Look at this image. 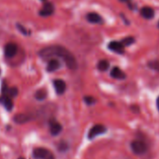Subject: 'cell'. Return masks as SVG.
I'll return each mask as SVG.
<instances>
[{
    "mask_svg": "<svg viewBox=\"0 0 159 159\" xmlns=\"http://www.w3.org/2000/svg\"><path fill=\"white\" fill-rule=\"evenodd\" d=\"M51 154L52 152L45 148H36L33 152V155L37 159H47Z\"/></svg>",
    "mask_w": 159,
    "mask_h": 159,
    "instance_id": "4",
    "label": "cell"
},
{
    "mask_svg": "<svg viewBox=\"0 0 159 159\" xmlns=\"http://www.w3.org/2000/svg\"><path fill=\"white\" fill-rule=\"evenodd\" d=\"M17 51H18V47L15 43L10 42L5 46V55L8 58L13 57L17 53Z\"/></svg>",
    "mask_w": 159,
    "mask_h": 159,
    "instance_id": "5",
    "label": "cell"
},
{
    "mask_svg": "<svg viewBox=\"0 0 159 159\" xmlns=\"http://www.w3.org/2000/svg\"><path fill=\"white\" fill-rule=\"evenodd\" d=\"M47 97V92L44 90V89H40V90H38L37 93L35 94V98L38 99V100H43L45 99Z\"/></svg>",
    "mask_w": 159,
    "mask_h": 159,
    "instance_id": "17",
    "label": "cell"
},
{
    "mask_svg": "<svg viewBox=\"0 0 159 159\" xmlns=\"http://www.w3.org/2000/svg\"><path fill=\"white\" fill-rule=\"evenodd\" d=\"M109 67H110V63L107 60H101L98 65V68L100 71H106L109 69Z\"/></svg>",
    "mask_w": 159,
    "mask_h": 159,
    "instance_id": "16",
    "label": "cell"
},
{
    "mask_svg": "<svg viewBox=\"0 0 159 159\" xmlns=\"http://www.w3.org/2000/svg\"><path fill=\"white\" fill-rule=\"evenodd\" d=\"M18 159H25V158H24V157H19Z\"/></svg>",
    "mask_w": 159,
    "mask_h": 159,
    "instance_id": "25",
    "label": "cell"
},
{
    "mask_svg": "<svg viewBox=\"0 0 159 159\" xmlns=\"http://www.w3.org/2000/svg\"><path fill=\"white\" fill-rule=\"evenodd\" d=\"M14 122L17 123V124H25V123H27L30 121V116L28 114H25V113H19V114H16L14 116Z\"/></svg>",
    "mask_w": 159,
    "mask_h": 159,
    "instance_id": "14",
    "label": "cell"
},
{
    "mask_svg": "<svg viewBox=\"0 0 159 159\" xmlns=\"http://www.w3.org/2000/svg\"><path fill=\"white\" fill-rule=\"evenodd\" d=\"M111 76L114 79H118V80H123L125 78V74L124 71H122L119 67L115 66L111 69Z\"/></svg>",
    "mask_w": 159,
    "mask_h": 159,
    "instance_id": "15",
    "label": "cell"
},
{
    "mask_svg": "<svg viewBox=\"0 0 159 159\" xmlns=\"http://www.w3.org/2000/svg\"><path fill=\"white\" fill-rule=\"evenodd\" d=\"M131 149L136 154H142L146 152L148 147L146 143L141 140H134L131 143Z\"/></svg>",
    "mask_w": 159,
    "mask_h": 159,
    "instance_id": "2",
    "label": "cell"
},
{
    "mask_svg": "<svg viewBox=\"0 0 159 159\" xmlns=\"http://www.w3.org/2000/svg\"><path fill=\"white\" fill-rule=\"evenodd\" d=\"M50 131L52 136H56L62 131V125L58 122L52 121L50 123Z\"/></svg>",
    "mask_w": 159,
    "mask_h": 159,
    "instance_id": "10",
    "label": "cell"
},
{
    "mask_svg": "<svg viewBox=\"0 0 159 159\" xmlns=\"http://www.w3.org/2000/svg\"><path fill=\"white\" fill-rule=\"evenodd\" d=\"M17 27H18V29H19V30H20V31L23 33V34H25V35H27V33H28V32H27V31H26V30L24 28V26H23L22 25H19V24H17Z\"/></svg>",
    "mask_w": 159,
    "mask_h": 159,
    "instance_id": "22",
    "label": "cell"
},
{
    "mask_svg": "<svg viewBox=\"0 0 159 159\" xmlns=\"http://www.w3.org/2000/svg\"><path fill=\"white\" fill-rule=\"evenodd\" d=\"M9 95L11 98H14L18 95V89L16 87H12V88H10L9 89Z\"/></svg>",
    "mask_w": 159,
    "mask_h": 159,
    "instance_id": "20",
    "label": "cell"
},
{
    "mask_svg": "<svg viewBox=\"0 0 159 159\" xmlns=\"http://www.w3.org/2000/svg\"><path fill=\"white\" fill-rule=\"evenodd\" d=\"M84 102L87 105H93L96 103V99L93 97H84Z\"/></svg>",
    "mask_w": 159,
    "mask_h": 159,
    "instance_id": "21",
    "label": "cell"
},
{
    "mask_svg": "<svg viewBox=\"0 0 159 159\" xmlns=\"http://www.w3.org/2000/svg\"><path fill=\"white\" fill-rule=\"evenodd\" d=\"M109 49L114 52L117 53H124L125 52V46L122 44V42H118V41H111L109 44Z\"/></svg>",
    "mask_w": 159,
    "mask_h": 159,
    "instance_id": "8",
    "label": "cell"
},
{
    "mask_svg": "<svg viewBox=\"0 0 159 159\" xmlns=\"http://www.w3.org/2000/svg\"><path fill=\"white\" fill-rule=\"evenodd\" d=\"M106 130H107V128H106L103 125H94V126L90 129V131H89V133H88V138H89L90 139H92L96 138L97 136L105 133Z\"/></svg>",
    "mask_w": 159,
    "mask_h": 159,
    "instance_id": "3",
    "label": "cell"
},
{
    "mask_svg": "<svg viewBox=\"0 0 159 159\" xmlns=\"http://www.w3.org/2000/svg\"><path fill=\"white\" fill-rule=\"evenodd\" d=\"M158 26H159V23H158Z\"/></svg>",
    "mask_w": 159,
    "mask_h": 159,
    "instance_id": "28",
    "label": "cell"
},
{
    "mask_svg": "<svg viewBox=\"0 0 159 159\" xmlns=\"http://www.w3.org/2000/svg\"><path fill=\"white\" fill-rule=\"evenodd\" d=\"M59 149H60L61 151H66V150L67 149V144H66V143H65V142H62V143H60Z\"/></svg>",
    "mask_w": 159,
    "mask_h": 159,
    "instance_id": "23",
    "label": "cell"
},
{
    "mask_svg": "<svg viewBox=\"0 0 159 159\" xmlns=\"http://www.w3.org/2000/svg\"><path fill=\"white\" fill-rule=\"evenodd\" d=\"M140 14L145 19H152L154 16V11L150 7H144L140 10Z\"/></svg>",
    "mask_w": 159,
    "mask_h": 159,
    "instance_id": "13",
    "label": "cell"
},
{
    "mask_svg": "<svg viewBox=\"0 0 159 159\" xmlns=\"http://www.w3.org/2000/svg\"><path fill=\"white\" fill-rule=\"evenodd\" d=\"M61 64L60 62L57 60V59H51L49 62H48V65H47V70L49 72H53L55 70H57L59 67H60Z\"/></svg>",
    "mask_w": 159,
    "mask_h": 159,
    "instance_id": "12",
    "label": "cell"
},
{
    "mask_svg": "<svg viewBox=\"0 0 159 159\" xmlns=\"http://www.w3.org/2000/svg\"><path fill=\"white\" fill-rule=\"evenodd\" d=\"M39 56L45 60L53 59V57L61 58L69 69H76L77 61L74 55L62 46H50L39 52Z\"/></svg>",
    "mask_w": 159,
    "mask_h": 159,
    "instance_id": "1",
    "label": "cell"
},
{
    "mask_svg": "<svg viewBox=\"0 0 159 159\" xmlns=\"http://www.w3.org/2000/svg\"><path fill=\"white\" fill-rule=\"evenodd\" d=\"M156 105H157V109L159 110V98H157V102H156Z\"/></svg>",
    "mask_w": 159,
    "mask_h": 159,
    "instance_id": "24",
    "label": "cell"
},
{
    "mask_svg": "<svg viewBox=\"0 0 159 159\" xmlns=\"http://www.w3.org/2000/svg\"><path fill=\"white\" fill-rule=\"evenodd\" d=\"M122 1H127V0H122Z\"/></svg>",
    "mask_w": 159,
    "mask_h": 159,
    "instance_id": "26",
    "label": "cell"
},
{
    "mask_svg": "<svg viewBox=\"0 0 159 159\" xmlns=\"http://www.w3.org/2000/svg\"><path fill=\"white\" fill-rule=\"evenodd\" d=\"M86 19L89 23H92V24H101L103 22L101 16L98 15V13H95V12L88 13L86 16Z\"/></svg>",
    "mask_w": 159,
    "mask_h": 159,
    "instance_id": "11",
    "label": "cell"
},
{
    "mask_svg": "<svg viewBox=\"0 0 159 159\" xmlns=\"http://www.w3.org/2000/svg\"><path fill=\"white\" fill-rule=\"evenodd\" d=\"M53 86L58 95H62L65 93L66 89V85L63 80H54L53 81Z\"/></svg>",
    "mask_w": 159,
    "mask_h": 159,
    "instance_id": "6",
    "label": "cell"
},
{
    "mask_svg": "<svg viewBox=\"0 0 159 159\" xmlns=\"http://www.w3.org/2000/svg\"><path fill=\"white\" fill-rule=\"evenodd\" d=\"M134 41H135L134 38L128 37V38H125V39H124L122 40V44H123L124 46H129V45L133 44Z\"/></svg>",
    "mask_w": 159,
    "mask_h": 159,
    "instance_id": "19",
    "label": "cell"
},
{
    "mask_svg": "<svg viewBox=\"0 0 159 159\" xmlns=\"http://www.w3.org/2000/svg\"><path fill=\"white\" fill-rule=\"evenodd\" d=\"M54 11V8L52 6V3H46L42 9L39 11V15L42 16V17H47V16H50L53 13Z\"/></svg>",
    "mask_w": 159,
    "mask_h": 159,
    "instance_id": "7",
    "label": "cell"
},
{
    "mask_svg": "<svg viewBox=\"0 0 159 159\" xmlns=\"http://www.w3.org/2000/svg\"><path fill=\"white\" fill-rule=\"evenodd\" d=\"M0 103H1L8 111H11L13 109V102L11 97H8L7 95H3L2 97H0Z\"/></svg>",
    "mask_w": 159,
    "mask_h": 159,
    "instance_id": "9",
    "label": "cell"
},
{
    "mask_svg": "<svg viewBox=\"0 0 159 159\" xmlns=\"http://www.w3.org/2000/svg\"><path fill=\"white\" fill-rule=\"evenodd\" d=\"M41 1H45V0H41Z\"/></svg>",
    "mask_w": 159,
    "mask_h": 159,
    "instance_id": "27",
    "label": "cell"
},
{
    "mask_svg": "<svg viewBox=\"0 0 159 159\" xmlns=\"http://www.w3.org/2000/svg\"><path fill=\"white\" fill-rule=\"evenodd\" d=\"M148 66L153 70H156V71H159V61L157 60H154V61H151L148 63Z\"/></svg>",
    "mask_w": 159,
    "mask_h": 159,
    "instance_id": "18",
    "label": "cell"
}]
</instances>
